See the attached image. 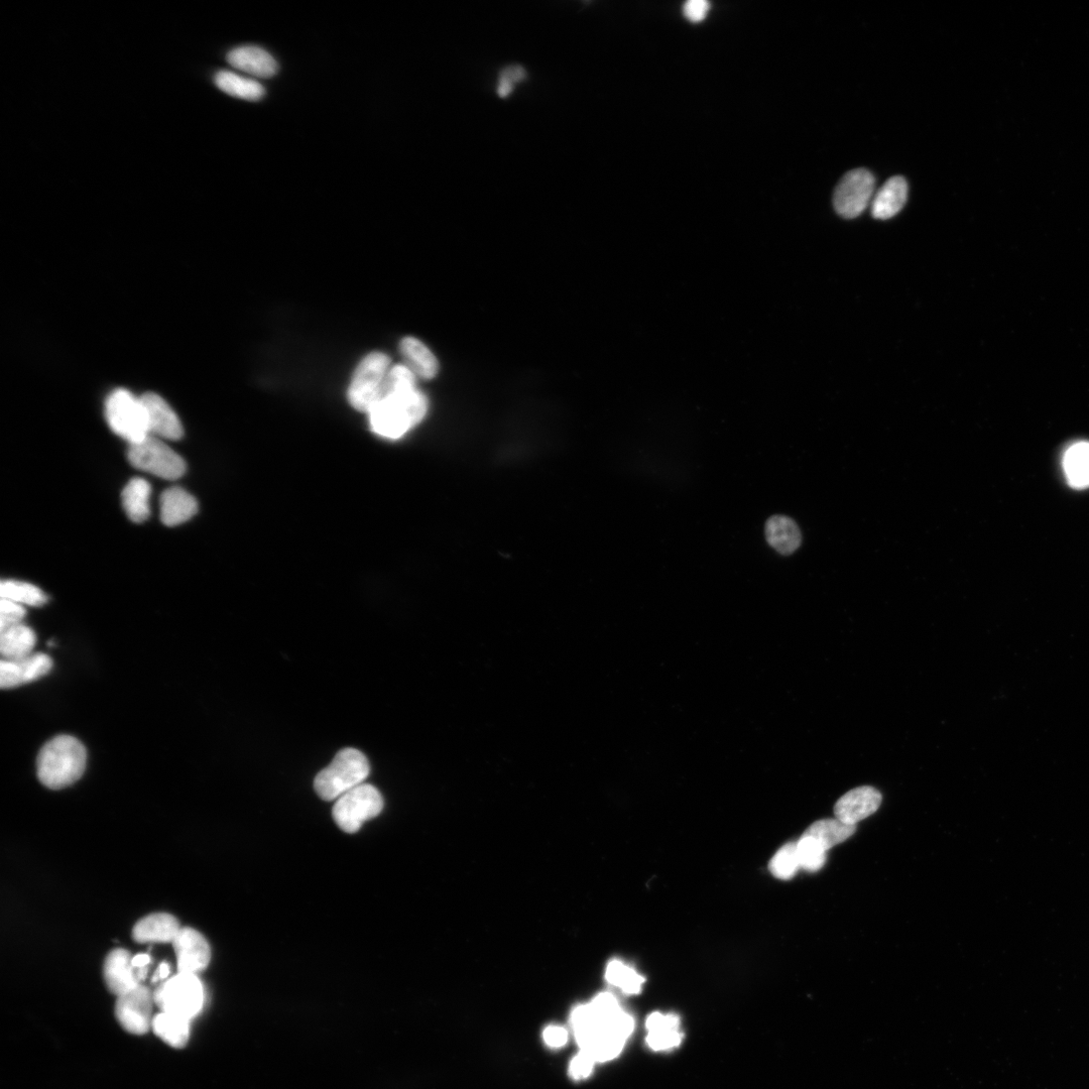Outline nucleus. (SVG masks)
<instances>
[{"label":"nucleus","instance_id":"nucleus-1","mask_svg":"<svg viewBox=\"0 0 1089 1089\" xmlns=\"http://www.w3.org/2000/svg\"><path fill=\"white\" fill-rule=\"evenodd\" d=\"M86 763L87 752L83 744L73 737L59 736L41 750L37 760L38 778L49 789H64L83 776Z\"/></svg>","mask_w":1089,"mask_h":1089},{"label":"nucleus","instance_id":"nucleus-2","mask_svg":"<svg viewBox=\"0 0 1089 1089\" xmlns=\"http://www.w3.org/2000/svg\"><path fill=\"white\" fill-rule=\"evenodd\" d=\"M428 401L423 393L413 390L384 397L369 413L373 431L387 439H399L416 427L426 416Z\"/></svg>","mask_w":1089,"mask_h":1089},{"label":"nucleus","instance_id":"nucleus-3","mask_svg":"<svg viewBox=\"0 0 1089 1089\" xmlns=\"http://www.w3.org/2000/svg\"><path fill=\"white\" fill-rule=\"evenodd\" d=\"M370 772V763L365 755L355 749H344L317 775L314 788L321 799L337 800L363 784Z\"/></svg>","mask_w":1089,"mask_h":1089},{"label":"nucleus","instance_id":"nucleus-4","mask_svg":"<svg viewBox=\"0 0 1089 1089\" xmlns=\"http://www.w3.org/2000/svg\"><path fill=\"white\" fill-rule=\"evenodd\" d=\"M390 365V357L381 352L360 361L348 389V401L355 410L369 414L377 405Z\"/></svg>","mask_w":1089,"mask_h":1089},{"label":"nucleus","instance_id":"nucleus-5","mask_svg":"<svg viewBox=\"0 0 1089 1089\" xmlns=\"http://www.w3.org/2000/svg\"><path fill=\"white\" fill-rule=\"evenodd\" d=\"M154 999L162 1012L192 1021L203 1009L205 991L197 975L179 973L157 988Z\"/></svg>","mask_w":1089,"mask_h":1089},{"label":"nucleus","instance_id":"nucleus-6","mask_svg":"<svg viewBox=\"0 0 1089 1089\" xmlns=\"http://www.w3.org/2000/svg\"><path fill=\"white\" fill-rule=\"evenodd\" d=\"M105 415L111 430L129 444L150 435L141 398L127 390L114 391L106 400Z\"/></svg>","mask_w":1089,"mask_h":1089},{"label":"nucleus","instance_id":"nucleus-7","mask_svg":"<svg viewBox=\"0 0 1089 1089\" xmlns=\"http://www.w3.org/2000/svg\"><path fill=\"white\" fill-rule=\"evenodd\" d=\"M384 808L380 791L370 784H361L337 799L333 818L347 833L357 832L363 823L377 817Z\"/></svg>","mask_w":1089,"mask_h":1089},{"label":"nucleus","instance_id":"nucleus-8","mask_svg":"<svg viewBox=\"0 0 1089 1089\" xmlns=\"http://www.w3.org/2000/svg\"><path fill=\"white\" fill-rule=\"evenodd\" d=\"M128 458L134 467L167 480H176L186 471L184 459L153 435L130 444Z\"/></svg>","mask_w":1089,"mask_h":1089},{"label":"nucleus","instance_id":"nucleus-9","mask_svg":"<svg viewBox=\"0 0 1089 1089\" xmlns=\"http://www.w3.org/2000/svg\"><path fill=\"white\" fill-rule=\"evenodd\" d=\"M875 186L874 175L866 169L845 174L834 191L836 212L847 219L860 216L873 201Z\"/></svg>","mask_w":1089,"mask_h":1089},{"label":"nucleus","instance_id":"nucleus-10","mask_svg":"<svg viewBox=\"0 0 1089 1089\" xmlns=\"http://www.w3.org/2000/svg\"><path fill=\"white\" fill-rule=\"evenodd\" d=\"M154 993L145 986L117 997L115 1016L121 1027L134 1035L147 1034L152 1027Z\"/></svg>","mask_w":1089,"mask_h":1089},{"label":"nucleus","instance_id":"nucleus-11","mask_svg":"<svg viewBox=\"0 0 1089 1089\" xmlns=\"http://www.w3.org/2000/svg\"><path fill=\"white\" fill-rule=\"evenodd\" d=\"M172 944L179 973L197 975L208 966L211 959L209 943L195 929L181 928Z\"/></svg>","mask_w":1089,"mask_h":1089},{"label":"nucleus","instance_id":"nucleus-12","mask_svg":"<svg viewBox=\"0 0 1089 1089\" xmlns=\"http://www.w3.org/2000/svg\"><path fill=\"white\" fill-rule=\"evenodd\" d=\"M103 974L108 990L117 997L139 988L143 983L133 965L132 953L123 948L114 949L107 955Z\"/></svg>","mask_w":1089,"mask_h":1089},{"label":"nucleus","instance_id":"nucleus-13","mask_svg":"<svg viewBox=\"0 0 1089 1089\" xmlns=\"http://www.w3.org/2000/svg\"><path fill=\"white\" fill-rule=\"evenodd\" d=\"M882 801L883 796L876 788L859 787L847 792L836 802L834 814L842 823L856 825L876 813Z\"/></svg>","mask_w":1089,"mask_h":1089},{"label":"nucleus","instance_id":"nucleus-14","mask_svg":"<svg viewBox=\"0 0 1089 1089\" xmlns=\"http://www.w3.org/2000/svg\"><path fill=\"white\" fill-rule=\"evenodd\" d=\"M141 401L150 435L173 441L183 437L184 429L179 417L161 396L147 393L141 397Z\"/></svg>","mask_w":1089,"mask_h":1089},{"label":"nucleus","instance_id":"nucleus-15","mask_svg":"<svg viewBox=\"0 0 1089 1089\" xmlns=\"http://www.w3.org/2000/svg\"><path fill=\"white\" fill-rule=\"evenodd\" d=\"M52 667V659L43 653L32 654L18 661L2 660V663H0V686L3 689H12L34 682L46 676Z\"/></svg>","mask_w":1089,"mask_h":1089},{"label":"nucleus","instance_id":"nucleus-16","mask_svg":"<svg viewBox=\"0 0 1089 1089\" xmlns=\"http://www.w3.org/2000/svg\"><path fill=\"white\" fill-rule=\"evenodd\" d=\"M227 61L237 70L259 78H272L279 70L278 63L273 56L256 46L233 49L228 53Z\"/></svg>","mask_w":1089,"mask_h":1089},{"label":"nucleus","instance_id":"nucleus-17","mask_svg":"<svg viewBox=\"0 0 1089 1089\" xmlns=\"http://www.w3.org/2000/svg\"><path fill=\"white\" fill-rule=\"evenodd\" d=\"M181 928L174 916L156 913L143 918L135 925L133 938L139 943H172Z\"/></svg>","mask_w":1089,"mask_h":1089},{"label":"nucleus","instance_id":"nucleus-18","mask_svg":"<svg viewBox=\"0 0 1089 1089\" xmlns=\"http://www.w3.org/2000/svg\"><path fill=\"white\" fill-rule=\"evenodd\" d=\"M647 1043L655 1051L678 1047L682 1042L679 1017L673 1014L654 1013L646 1022Z\"/></svg>","mask_w":1089,"mask_h":1089},{"label":"nucleus","instance_id":"nucleus-19","mask_svg":"<svg viewBox=\"0 0 1089 1089\" xmlns=\"http://www.w3.org/2000/svg\"><path fill=\"white\" fill-rule=\"evenodd\" d=\"M161 520L168 527L191 520L198 512L195 498L182 488L166 490L160 500Z\"/></svg>","mask_w":1089,"mask_h":1089},{"label":"nucleus","instance_id":"nucleus-20","mask_svg":"<svg viewBox=\"0 0 1089 1089\" xmlns=\"http://www.w3.org/2000/svg\"><path fill=\"white\" fill-rule=\"evenodd\" d=\"M907 198V181L901 176L892 177L874 196L872 214L876 219H890L903 209Z\"/></svg>","mask_w":1089,"mask_h":1089},{"label":"nucleus","instance_id":"nucleus-21","mask_svg":"<svg viewBox=\"0 0 1089 1089\" xmlns=\"http://www.w3.org/2000/svg\"><path fill=\"white\" fill-rule=\"evenodd\" d=\"M766 539L779 554L789 556L802 543V535L796 522L786 516H774L766 523Z\"/></svg>","mask_w":1089,"mask_h":1089},{"label":"nucleus","instance_id":"nucleus-22","mask_svg":"<svg viewBox=\"0 0 1089 1089\" xmlns=\"http://www.w3.org/2000/svg\"><path fill=\"white\" fill-rule=\"evenodd\" d=\"M36 643L35 632L24 623L0 631V653L3 660L18 661L31 656Z\"/></svg>","mask_w":1089,"mask_h":1089},{"label":"nucleus","instance_id":"nucleus-23","mask_svg":"<svg viewBox=\"0 0 1089 1089\" xmlns=\"http://www.w3.org/2000/svg\"><path fill=\"white\" fill-rule=\"evenodd\" d=\"M401 354L408 368L419 377L431 380L436 377L439 365L431 350L420 340L406 337L400 344Z\"/></svg>","mask_w":1089,"mask_h":1089},{"label":"nucleus","instance_id":"nucleus-24","mask_svg":"<svg viewBox=\"0 0 1089 1089\" xmlns=\"http://www.w3.org/2000/svg\"><path fill=\"white\" fill-rule=\"evenodd\" d=\"M151 494V484L144 478H134L127 484L121 499L129 519L134 523L141 524L149 519Z\"/></svg>","mask_w":1089,"mask_h":1089},{"label":"nucleus","instance_id":"nucleus-25","mask_svg":"<svg viewBox=\"0 0 1089 1089\" xmlns=\"http://www.w3.org/2000/svg\"><path fill=\"white\" fill-rule=\"evenodd\" d=\"M190 1023L184 1017L161 1012L153 1019L152 1028L155 1034L169 1046L184 1048L190 1038Z\"/></svg>","mask_w":1089,"mask_h":1089},{"label":"nucleus","instance_id":"nucleus-26","mask_svg":"<svg viewBox=\"0 0 1089 1089\" xmlns=\"http://www.w3.org/2000/svg\"><path fill=\"white\" fill-rule=\"evenodd\" d=\"M1064 471L1070 486L1077 490L1089 487V443L1079 442L1065 453Z\"/></svg>","mask_w":1089,"mask_h":1089},{"label":"nucleus","instance_id":"nucleus-27","mask_svg":"<svg viewBox=\"0 0 1089 1089\" xmlns=\"http://www.w3.org/2000/svg\"><path fill=\"white\" fill-rule=\"evenodd\" d=\"M856 830V825L845 824L837 819H823L811 824L803 834L812 837L827 852L852 837Z\"/></svg>","mask_w":1089,"mask_h":1089},{"label":"nucleus","instance_id":"nucleus-28","mask_svg":"<svg viewBox=\"0 0 1089 1089\" xmlns=\"http://www.w3.org/2000/svg\"><path fill=\"white\" fill-rule=\"evenodd\" d=\"M215 84L228 95L249 101H259L266 94L264 86L259 82L228 71L218 72L215 76Z\"/></svg>","mask_w":1089,"mask_h":1089},{"label":"nucleus","instance_id":"nucleus-29","mask_svg":"<svg viewBox=\"0 0 1089 1089\" xmlns=\"http://www.w3.org/2000/svg\"><path fill=\"white\" fill-rule=\"evenodd\" d=\"M2 599L11 600L30 607H42L47 601L46 593L34 584L17 580H3L0 584Z\"/></svg>","mask_w":1089,"mask_h":1089},{"label":"nucleus","instance_id":"nucleus-30","mask_svg":"<svg viewBox=\"0 0 1089 1089\" xmlns=\"http://www.w3.org/2000/svg\"><path fill=\"white\" fill-rule=\"evenodd\" d=\"M605 979L628 995L640 994L645 983V979L634 968L619 960L608 965Z\"/></svg>","mask_w":1089,"mask_h":1089},{"label":"nucleus","instance_id":"nucleus-31","mask_svg":"<svg viewBox=\"0 0 1089 1089\" xmlns=\"http://www.w3.org/2000/svg\"><path fill=\"white\" fill-rule=\"evenodd\" d=\"M797 843L789 842L781 847L770 862L771 873L780 880L792 879L800 869Z\"/></svg>","mask_w":1089,"mask_h":1089},{"label":"nucleus","instance_id":"nucleus-32","mask_svg":"<svg viewBox=\"0 0 1089 1089\" xmlns=\"http://www.w3.org/2000/svg\"><path fill=\"white\" fill-rule=\"evenodd\" d=\"M800 867L807 872H818L826 863V851L812 837L803 834L797 842Z\"/></svg>","mask_w":1089,"mask_h":1089},{"label":"nucleus","instance_id":"nucleus-33","mask_svg":"<svg viewBox=\"0 0 1089 1089\" xmlns=\"http://www.w3.org/2000/svg\"><path fill=\"white\" fill-rule=\"evenodd\" d=\"M25 617L26 610L23 605L2 599V604H0V631L22 624Z\"/></svg>","mask_w":1089,"mask_h":1089},{"label":"nucleus","instance_id":"nucleus-34","mask_svg":"<svg viewBox=\"0 0 1089 1089\" xmlns=\"http://www.w3.org/2000/svg\"><path fill=\"white\" fill-rule=\"evenodd\" d=\"M527 77V72L524 67L520 65L508 66L500 74V80L498 85V93L501 97L509 96L517 83L523 82Z\"/></svg>","mask_w":1089,"mask_h":1089},{"label":"nucleus","instance_id":"nucleus-35","mask_svg":"<svg viewBox=\"0 0 1089 1089\" xmlns=\"http://www.w3.org/2000/svg\"><path fill=\"white\" fill-rule=\"evenodd\" d=\"M595 1062L596 1061L589 1053L581 1050L580 1053L573 1058L570 1064V1074L575 1079H584L592 1072Z\"/></svg>","mask_w":1089,"mask_h":1089},{"label":"nucleus","instance_id":"nucleus-36","mask_svg":"<svg viewBox=\"0 0 1089 1089\" xmlns=\"http://www.w3.org/2000/svg\"><path fill=\"white\" fill-rule=\"evenodd\" d=\"M709 10L710 4L706 0H689L683 7L684 16L692 23L703 21Z\"/></svg>","mask_w":1089,"mask_h":1089},{"label":"nucleus","instance_id":"nucleus-37","mask_svg":"<svg viewBox=\"0 0 1089 1089\" xmlns=\"http://www.w3.org/2000/svg\"><path fill=\"white\" fill-rule=\"evenodd\" d=\"M544 1040L550 1047H563L568 1041V1033L564 1028L551 1026L544 1031Z\"/></svg>","mask_w":1089,"mask_h":1089},{"label":"nucleus","instance_id":"nucleus-38","mask_svg":"<svg viewBox=\"0 0 1089 1089\" xmlns=\"http://www.w3.org/2000/svg\"><path fill=\"white\" fill-rule=\"evenodd\" d=\"M170 974H171L170 964L168 962H162L159 965V967L157 968V971H156V973L154 974V976L152 978V983H154V984L161 983L162 984V983H164V982H166L168 980Z\"/></svg>","mask_w":1089,"mask_h":1089},{"label":"nucleus","instance_id":"nucleus-39","mask_svg":"<svg viewBox=\"0 0 1089 1089\" xmlns=\"http://www.w3.org/2000/svg\"><path fill=\"white\" fill-rule=\"evenodd\" d=\"M150 963L151 956L149 954L141 953L133 956V965L138 973L142 970H145V968H149Z\"/></svg>","mask_w":1089,"mask_h":1089}]
</instances>
